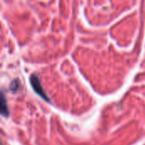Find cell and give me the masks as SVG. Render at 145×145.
<instances>
[{
  "label": "cell",
  "instance_id": "6da1fadb",
  "mask_svg": "<svg viewBox=\"0 0 145 145\" xmlns=\"http://www.w3.org/2000/svg\"><path fill=\"white\" fill-rule=\"evenodd\" d=\"M30 82H31V85L33 90L36 92V93L37 95H39L41 98H42L46 101H48V102L50 101L48 95H47V93H46V92L44 91V89H43V88H42V86L41 84V82H40L38 76L37 75L32 74L30 76Z\"/></svg>",
  "mask_w": 145,
  "mask_h": 145
},
{
  "label": "cell",
  "instance_id": "7a4b0ae2",
  "mask_svg": "<svg viewBox=\"0 0 145 145\" xmlns=\"http://www.w3.org/2000/svg\"><path fill=\"white\" fill-rule=\"evenodd\" d=\"M1 114L3 116H8L9 115V111H8V104H7V99L6 97L3 93V92H2L1 93Z\"/></svg>",
  "mask_w": 145,
  "mask_h": 145
},
{
  "label": "cell",
  "instance_id": "3957f363",
  "mask_svg": "<svg viewBox=\"0 0 145 145\" xmlns=\"http://www.w3.org/2000/svg\"><path fill=\"white\" fill-rule=\"evenodd\" d=\"M11 90H15L17 88H19V82H13L11 86H10Z\"/></svg>",
  "mask_w": 145,
  "mask_h": 145
}]
</instances>
